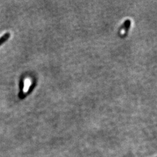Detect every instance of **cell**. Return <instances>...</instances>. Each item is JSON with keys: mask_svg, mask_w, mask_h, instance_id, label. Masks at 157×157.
<instances>
[{"mask_svg": "<svg viewBox=\"0 0 157 157\" xmlns=\"http://www.w3.org/2000/svg\"><path fill=\"white\" fill-rule=\"evenodd\" d=\"M10 36H11V34L9 32H7L6 34H4V35H2L0 37V45L4 44L7 40L9 39V38L10 37Z\"/></svg>", "mask_w": 157, "mask_h": 157, "instance_id": "obj_1", "label": "cell"}]
</instances>
